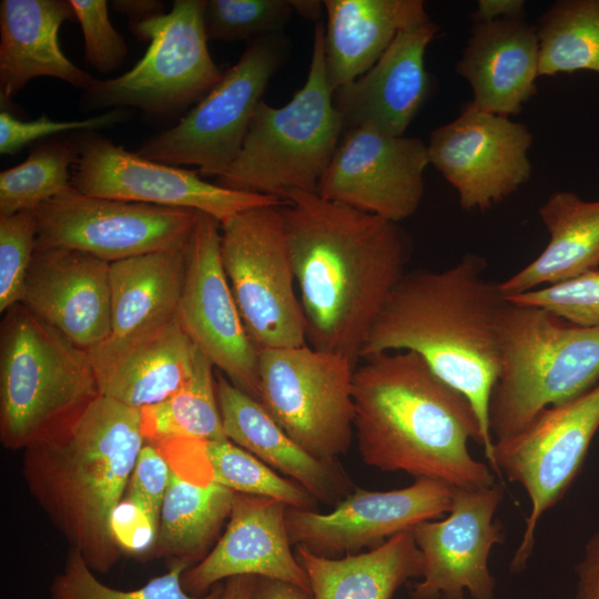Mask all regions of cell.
<instances>
[{"label": "cell", "mask_w": 599, "mask_h": 599, "mask_svg": "<svg viewBox=\"0 0 599 599\" xmlns=\"http://www.w3.org/2000/svg\"><path fill=\"white\" fill-rule=\"evenodd\" d=\"M281 205L307 344L355 365L392 293L407 273L410 241L398 223L290 192Z\"/></svg>", "instance_id": "cell-1"}, {"label": "cell", "mask_w": 599, "mask_h": 599, "mask_svg": "<svg viewBox=\"0 0 599 599\" xmlns=\"http://www.w3.org/2000/svg\"><path fill=\"white\" fill-rule=\"evenodd\" d=\"M354 372V432L363 461L476 489L496 484L488 464L475 459L469 440L484 446L468 399L436 376L414 352L362 358Z\"/></svg>", "instance_id": "cell-2"}, {"label": "cell", "mask_w": 599, "mask_h": 599, "mask_svg": "<svg viewBox=\"0 0 599 599\" xmlns=\"http://www.w3.org/2000/svg\"><path fill=\"white\" fill-rule=\"evenodd\" d=\"M486 267L484 257L466 254L445 270L407 272L375 322L362 358L399 351L418 354L471 404L489 465V403L500 367L497 321L505 298L498 283L487 278Z\"/></svg>", "instance_id": "cell-3"}, {"label": "cell", "mask_w": 599, "mask_h": 599, "mask_svg": "<svg viewBox=\"0 0 599 599\" xmlns=\"http://www.w3.org/2000/svg\"><path fill=\"white\" fill-rule=\"evenodd\" d=\"M144 441L140 409L100 396L62 434L23 449L29 491L93 572L121 556L111 518Z\"/></svg>", "instance_id": "cell-4"}, {"label": "cell", "mask_w": 599, "mask_h": 599, "mask_svg": "<svg viewBox=\"0 0 599 599\" xmlns=\"http://www.w3.org/2000/svg\"><path fill=\"white\" fill-rule=\"evenodd\" d=\"M497 337L500 367L489 403L494 443L515 436L542 409L599 384V326L505 300Z\"/></svg>", "instance_id": "cell-5"}, {"label": "cell", "mask_w": 599, "mask_h": 599, "mask_svg": "<svg viewBox=\"0 0 599 599\" xmlns=\"http://www.w3.org/2000/svg\"><path fill=\"white\" fill-rule=\"evenodd\" d=\"M101 396L88 351L22 304L0 335V440L18 450L70 428Z\"/></svg>", "instance_id": "cell-6"}, {"label": "cell", "mask_w": 599, "mask_h": 599, "mask_svg": "<svg viewBox=\"0 0 599 599\" xmlns=\"http://www.w3.org/2000/svg\"><path fill=\"white\" fill-rule=\"evenodd\" d=\"M345 129L334 104L324 52V22L314 26L307 78L283 106L261 100L223 187L275 196L316 192Z\"/></svg>", "instance_id": "cell-7"}, {"label": "cell", "mask_w": 599, "mask_h": 599, "mask_svg": "<svg viewBox=\"0 0 599 599\" xmlns=\"http://www.w3.org/2000/svg\"><path fill=\"white\" fill-rule=\"evenodd\" d=\"M206 1L175 0L170 12L130 22L135 37L149 42L145 54L122 75L98 80L85 91V104L167 115L199 103L224 74L207 47Z\"/></svg>", "instance_id": "cell-8"}, {"label": "cell", "mask_w": 599, "mask_h": 599, "mask_svg": "<svg viewBox=\"0 0 599 599\" xmlns=\"http://www.w3.org/2000/svg\"><path fill=\"white\" fill-rule=\"evenodd\" d=\"M221 258L246 332L258 352L306 345L281 205L250 209L223 222Z\"/></svg>", "instance_id": "cell-9"}, {"label": "cell", "mask_w": 599, "mask_h": 599, "mask_svg": "<svg viewBox=\"0 0 599 599\" xmlns=\"http://www.w3.org/2000/svg\"><path fill=\"white\" fill-rule=\"evenodd\" d=\"M355 365L308 344L258 352V402L306 453L337 461L354 435Z\"/></svg>", "instance_id": "cell-10"}, {"label": "cell", "mask_w": 599, "mask_h": 599, "mask_svg": "<svg viewBox=\"0 0 599 599\" xmlns=\"http://www.w3.org/2000/svg\"><path fill=\"white\" fill-rule=\"evenodd\" d=\"M287 53L288 41L281 32L248 41L210 93L135 153L167 165H195L200 174L220 177L241 150L255 108Z\"/></svg>", "instance_id": "cell-11"}, {"label": "cell", "mask_w": 599, "mask_h": 599, "mask_svg": "<svg viewBox=\"0 0 599 599\" xmlns=\"http://www.w3.org/2000/svg\"><path fill=\"white\" fill-rule=\"evenodd\" d=\"M599 430V384L581 396L542 409L515 436L494 443L489 464L498 477L520 485L530 511L509 570L522 571L535 547L539 520L577 478Z\"/></svg>", "instance_id": "cell-12"}, {"label": "cell", "mask_w": 599, "mask_h": 599, "mask_svg": "<svg viewBox=\"0 0 599 599\" xmlns=\"http://www.w3.org/2000/svg\"><path fill=\"white\" fill-rule=\"evenodd\" d=\"M37 248L61 247L109 263L186 247L199 212L84 195L72 186L39 206Z\"/></svg>", "instance_id": "cell-13"}, {"label": "cell", "mask_w": 599, "mask_h": 599, "mask_svg": "<svg viewBox=\"0 0 599 599\" xmlns=\"http://www.w3.org/2000/svg\"><path fill=\"white\" fill-rule=\"evenodd\" d=\"M75 142L79 158L71 185L84 195L202 212L220 224L250 209L285 203L210 183L196 171L144 159L92 131L79 134Z\"/></svg>", "instance_id": "cell-14"}, {"label": "cell", "mask_w": 599, "mask_h": 599, "mask_svg": "<svg viewBox=\"0 0 599 599\" xmlns=\"http://www.w3.org/2000/svg\"><path fill=\"white\" fill-rule=\"evenodd\" d=\"M527 125L470 102L453 121L432 131L429 164L456 190L467 212L487 211L526 184L532 174Z\"/></svg>", "instance_id": "cell-15"}, {"label": "cell", "mask_w": 599, "mask_h": 599, "mask_svg": "<svg viewBox=\"0 0 599 599\" xmlns=\"http://www.w3.org/2000/svg\"><path fill=\"white\" fill-rule=\"evenodd\" d=\"M177 317L214 368L258 400V349L246 332L223 268L221 224L202 212L187 245Z\"/></svg>", "instance_id": "cell-16"}, {"label": "cell", "mask_w": 599, "mask_h": 599, "mask_svg": "<svg viewBox=\"0 0 599 599\" xmlns=\"http://www.w3.org/2000/svg\"><path fill=\"white\" fill-rule=\"evenodd\" d=\"M504 500L500 485L464 489L453 487L450 510L441 520L412 529L424 571L414 583L412 599H495L489 570L493 547L504 539L495 515Z\"/></svg>", "instance_id": "cell-17"}, {"label": "cell", "mask_w": 599, "mask_h": 599, "mask_svg": "<svg viewBox=\"0 0 599 599\" xmlns=\"http://www.w3.org/2000/svg\"><path fill=\"white\" fill-rule=\"evenodd\" d=\"M427 144L365 126L344 131L316 193L395 223L410 217L425 192Z\"/></svg>", "instance_id": "cell-18"}, {"label": "cell", "mask_w": 599, "mask_h": 599, "mask_svg": "<svg viewBox=\"0 0 599 599\" xmlns=\"http://www.w3.org/2000/svg\"><path fill=\"white\" fill-rule=\"evenodd\" d=\"M453 487L427 478L388 491L355 488L328 514L287 507L292 545L327 558L375 549L389 538L450 510Z\"/></svg>", "instance_id": "cell-19"}, {"label": "cell", "mask_w": 599, "mask_h": 599, "mask_svg": "<svg viewBox=\"0 0 599 599\" xmlns=\"http://www.w3.org/2000/svg\"><path fill=\"white\" fill-rule=\"evenodd\" d=\"M438 32L428 17L402 29L376 63L334 91L344 129L365 126L403 136L434 89L425 53Z\"/></svg>", "instance_id": "cell-20"}, {"label": "cell", "mask_w": 599, "mask_h": 599, "mask_svg": "<svg viewBox=\"0 0 599 599\" xmlns=\"http://www.w3.org/2000/svg\"><path fill=\"white\" fill-rule=\"evenodd\" d=\"M286 509L287 505L275 498L235 493L224 534L183 573L184 590L200 597L223 579L255 576L311 591L307 575L291 550Z\"/></svg>", "instance_id": "cell-21"}, {"label": "cell", "mask_w": 599, "mask_h": 599, "mask_svg": "<svg viewBox=\"0 0 599 599\" xmlns=\"http://www.w3.org/2000/svg\"><path fill=\"white\" fill-rule=\"evenodd\" d=\"M20 304L88 351L111 336L110 263L77 250L37 248Z\"/></svg>", "instance_id": "cell-22"}, {"label": "cell", "mask_w": 599, "mask_h": 599, "mask_svg": "<svg viewBox=\"0 0 599 599\" xmlns=\"http://www.w3.org/2000/svg\"><path fill=\"white\" fill-rule=\"evenodd\" d=\"M196 353L177 316L88 349L101 396L136 409L173 395L191 376Z\"/></svg>", "instance_id": "cell-23"}, {"label": "cell", "mask_w": 599, "mask_h": 599, "mask_svg": "<svg viewBox=\"0 0 599 599\" xmlns=\"http://www.w3.org/2000/svg\"><path fill=\"white\" fill-rule=\"evenodd\" d=\"M456 71L470 84L474 106L509 118L519 114L537 93V27L525 17L473 22Z\"/></svg>", "instance_id": "cell-24"}, {"label": "cell", "mask_w": 599, "mask_h": 599, "mask_svg": "<svg viewBox=\"0 0 599 599\" xmlns=\"http://www.w3.org/2000/svg\"><path fill=\"white\" fill-rule=\"evenodd\" d=\"M215 388L229 440L291 478L317 501L338 504L355 489L337 461H324L306 453L258 400L234 386L221 372L215 376Z\"/></svg>", "instance_id": "cell-25"}, {"label": "cell", "mask_w": 599, "mask_h": 599, "mask_svg": "<svg viewBox=\"0 0 599 599\" xmlns=\"http://www.w3.org/2000/svg\"><path fill=\"white\" fill-rule=\"evenodd\" d=\"M75 19L69 0H1L0 99L7 105L32 79L52 77L88 91L97 79L63 53L59 30Z\"/></svg>", "instance_id": "cell-26"}, {"label": "cell", "mask_w": 599, "mask_h": 599, "mask_svg": "<svg viewBox=\"0 0 599 599\" xmlns=\"http://www.w3.org/2000/svg\"><path fill=\"white\" fill-rule=\"evenodd\" d=\"M325 64L331 88L367 72L405 27L428 17L422 0L323 1Z\"/></svg>", "instance_id": "cell-27"}, {"label": "cell", "mask_w": 599, "mask_h": 599, "mask_svg": "<svg viewBox=\"0 0 599 599\" xmlns=\"http://www.w3.org/2000/svg\"><path fill=\"white\" fill-rule=\"evenodd\" d=\"M549 233L544 251L498 283L505 300L578 277L599 267V200L556 191L539 207Z\"/></svg>", "instance_id": "cell-28"}, {"label": "cell", "mask_w": 599, "mask_h": 599, "mask_svg": "<svg viewBox=\"0 0 599 599\" xmlns=\"http://www.w3.org/2000/svg\"><path fill=\"white\" fill-rule=\"evenodd\" d=\"M296 557L307 575L312 599H392L424 571L412 530L362 554L327 558L296 546Z\"/></svg>", "instance_id": "cell-29"}, {"label": "cell", "mask_w": 599, "mask_h": 599, "mask_svg": "<svg viewBox=\"0 0 599 599\" xmlns=\"http://www.w3.org/2000/svg\"><path fill=\"white\" fill-rule=\"evenodd\" d=\"M186 251L187 246L163 250L110 263L112 337L133 335L177 316Z\"/></svg>", "instance_id": "cell-30"}, {"label": "cell", "mask_w": 599, "mask_h": 599, "mask_svg": "<svg viewBox=\"0 0 599 599\" xmlns=\"http://www.w3.org/2000/svg\"><path fill=\"white\" fill-rule=\"evenodd\" d=\"M154 445L175 474L193 483H215L235 493L271 497L291 508L316 511L318 501L309 493L229 439H172Z\"/></svg>", "instance_id": "cell-31"}, {"label": "cell", "mask_w": 599, "mask_h": 599, "mask_svg": "<svg viewBox=\"0 0 599 599\" xmlns=\"http://www.w3.org/2000/svg\"><path fill=\"white\" fill-rule=\"evenodd\" d=\"M234 494L215 483H193L172 470L153 555L191 566L201 561L230 517Z\"/></svg>", "instance_id": "cell-32"}, {"label": "cell", "mask_w": 599, "mask_h": 599, "mask_svg": "<svg viewBox=\"0 0 599 599\" xmlns=\"http://www.w3.org/2000/svg\"><path fill=\"white\" fill-rule=\"evenodd\" d=\"M140 413L145 441L227 439L217 404L214 366L199 349L189 379L169 398Z\"/></svg>", "instance_id": "cell-33"}, {"label": "cell", "mask_w": 599, "mask_h": 599, "mask_svg": "<svg viewBox=\"0 0 599 599\" xmlns=\"http://www.w3.org/2000/svg\"><path fill=\"white\" fill-rule=\"evenodd\" d=\"M539 77L599 73V0H559L539 19Z\"/></svg>", "instance_id": "cell-34"}, {"label": "cell", "mask_w": 599, "mask_h": 599, "mask_svg": "<svg viewBox=\"0 0 599 599\" xmlns=\"http://www.w3.org/2000/svg\"><path fill=\"white\" fill-rule=\"evenodd\" d=\"M78 158L75 140H52L35 146L20 164L2 171L0 216L35 211L70 189Z\"/></svg>", "instance_id": "cell-35"}, {"label": "cell", "mask_w": 599, "mask_h": 599, "mask_svg": "<svg viewBox=\"0 0 599 599\" xmlns=\"http://www.w3.org/2000/svg\"><path fill=\"white\" fill-rule=\"evenodd\" d=\"M192 567L183 560H173L167 572L153 578L134 590H118L102 583L84 561L81 554L71 549L65 564L50 586L52 599H220L221 585L204 596H192L182 586L183 573Z\"/></svg>", "instance_id": "cell-36"}, {"label": "cell", "mask_w": 599, "mask_h": 599, "mask_svg": "<svg viewBox=\"0 0 599 599\" xmlns=\"http://www.w3.org/2000/svg\"><path fill=\"white\" fill-rule=\"evenodd\" d=\"M293 13L292 0H207L205 34L209 41L248 42L281 32Z\"/></svg>", "instance_id": "cell-37"}, {"label": "cell", "mask_w": 599, "mask_h": 599, "mask_svg": "<svg viewBox=\"0 0 599 599\" xmlns=\"http://www.w3.org/2000/svg\"><path fill=\"white\" fill-rule=\"evenodd\" d=\"M38 217L34 211L0 216V312L20 303L35 252Z\"/></svg>", "instance_id": "cell-38"}, {"label": "cell", "mask_w": 599, "mask_h": 599, "mask_svg": "<svg viewBox=\"0 0 599 599\" xmlns=\"http://www.w3.org/2000/svg\"><path fill=\"white\" fill-rule=\"evenodd\" d=\"M506 301L545 308L580 326H599V270Z\"/></svg>", "instance_id": "cell-39"}, {"label": "cell", "mask_w": 599, "mask_h": 599, "mask_svg": "<svg viewBox=\"0 0 599 599\" xmlns=\"http://www.w3.org/2000/svg\"><path fill=\"white\" fill-rule=\"evenodd\" d=\"M69 1L82 29L88 62L104 74L119 69L128 54V47L109 19L108 2L105 0Z\"/></svg>", "instance_id": "cell-40"}, {"label": "cell", "mask_w": 599, "mask_h": 599, "mask_svg": "<svg viewBox=\"0 0 599 599\" xmlns=\"http://www.w3.org/2000/svg\"><path fill=\"white\" fill-rule=\"evenodd\" d=\"M122 110L92 116L84 120H53L40 116L34 120H20L7 110L0 112V153L13 155L21 149L45 136L68 131H93L112 126L124 120Z\"/></svg>", "instance_id": "cell-41"}, {"label": "cell", "mask_w": 599, "mask_h": 599, "mask_svg": "<svg viewBox=\"0 0 599 599\" xmlns=\"http://www.w3.org/2000/svg\"><path fill=\"white\" fill-rule=\"evenodd\" d=\"M171 473L161 450L154 444L144 441L124 497L140 506L158 526Z\"/></svg>", "instance_id": "cell-42"}, {"label": "cell", "mask_w": 599, "mask_h": 599, "mask_svg": "<svg viewBox=\"0 0 599 599\" xmlns=\"http://www.w3.org/2000/svg\"><path fill=\"white\" fill-rule=\"evenodd\" d=\"M158 529L151 517L126 497L112 514L111 530L122 551L146 552L155 544Z\"/></svg>", "instance_id": "cell-43"}, {"label": "cell", "mask_w": 599, "mask_h": 599, "mask_svg": "<svg viewBox=\"0 0 599 599\" xmlns=\"http://www.w3.org/2000/svg\"><path fill=\"white\" fill-rule=\"evenodd\" d=\"M575 570L573 599H599V529L587 540Z\"/></svg>", "instance_id": "cell-44"}, {"label": "cell", "mask_w": 599, "mask_h": 599, "mask_svg": "<svg viewBox=\"0 0 599 599\" xmlns=\"http://www.w3.org/2000/svg\"><path fill=\"white\" fill-rule=\"evenodd\" d=\"M524 0H478L471 14L473 22L525 17Z\"/></svg>", "instance_id": "cell-45"}, {"label": "cell", "mask_w": 599, "mask_h": 599, "mask_svg": "<svg viewBox=\"0 0 599 599\" xmlns=\"http://www.w3.org/2000/svg\"><path fill=\"white\" fill-rule=\"evenodd\" d=\"M252 599H312V593L290 582L257 577Z\"/></svg>", "instance_id": "cell-46"}, {"label": "cell", "mask_w": 599, "mask_h": 599, "mask_svg": "<svg viewBox=\"0 0 599 599\" xmlns=\"http://www.w3.org/2000/svg\"><path fill=\"white\" fill-rule=\"evenodd\" d=\"M112 7L119 13L129 17L130 22H136L163 14L164 3L159 0H114Z\"/></svg>", "instance_id": "cell-47"}, {"label": "cell", "mask_w": 599, "mask_h": 599, "mask_svg": "<svg viewBox=\"0 0 599 599\" xmlns=\"http://www.w3.org/2000/svg\"><path fill=\"white\" fill-rule=\"evenodd\" d=\"M255 576H235L226 579L220 599H252L256 586Z\"/></svg>", "instance_id": "cell-48"}, {"label": "cell", "mask_w": 599, "mask_h": 599, "mask_svg": "<svg viewBox=\"0 0 599 599\" xmlns=\"http://www.w3.org/2000/svg\"><path fill=\"white\" fill-rule=\"evenodd\" d=\"M295 13L303 16L304 18L321 21V13L323 12V1H293Z\"/></svg>", "instance_id": "cell-49"}]
</instances>
